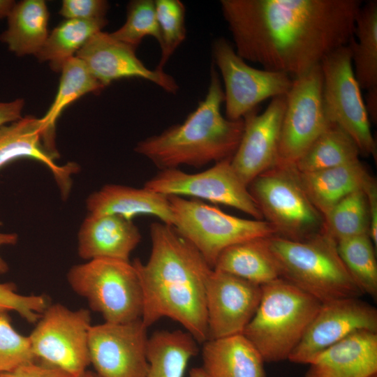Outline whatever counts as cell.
Returning a JSON list of instances; mask_svg holds the SVG:
<instances>
[{
  "mask_svg": "<svg viewBox=\"0 0 377 377\" xmlns=\"http://www.w3.org/2000/svg\"><path fill=\"white\" fill-rule=\"evenodd\" d=\"M370 377H377V375L375 374V375H373V376H370Z\"/></svg>",
  "mask_w": 377,
  "mask_h": 377,
  "instance_id": "7dc6e473",
  "label": "cell"
},
{
  "mask_svg": "<svg viewBox=\"0 0 377 377\" xmlns=\"http://www.w3.org/2000/svg\"><path fill=\"white\" fill-rule=\"evenodd\" d=\"M353 139L340 126L331 124L313 142L294 167L301 173L345 165L360 159Z\"/></svg>",
  "mask_w": 377,
  "mask_h": 377,
  "instance_id": "4dcf8cb0",
  "label": "cell"
},
{
  "mask_svg": "<svg viewBox=\"0 0 377 377\" xmlns=\"http://www.w3.org/2000/svg\"><path fill=\"white\" fill-rule=\"evenodd\" d=\"M59 89L45 115L40 119L42 141L45 148L59 155L55 147L56 121L71 103L88 93H99L104 87L91 74L84 64L76 57L67 60L61 70Z\"/></svg>",
  "mask_w": 377,
  "mask_h": 377,
  "instance_id": "4316f807",
  "label": "cell"
},
{
  "mask_svg": "<svg viewBox=\"0 0 377 377\" xmlns=\"http://www.w3.org/2000/svg\"><path fill=\"white\" fill-rule=\"evenodd\" d=\"M276 165L294 166L331 124L323 100L320 64L293 79L286 95Z\"/></svg>",
  "mask_w": 377,
  "mask_h": 377,
  "instance_id": "7c38bea8",
  "label": "cell"
},
{
  "mask_svg": "<svg viewBox=\"0 0 377 377\" xmlns=\"http://www.w3.org/2000/svg\"><path fill=\"white\" fill-rule=\"evenodd\" d=\"M248 188L275 235L304 241L323 232V216L309 198L294 166L276 165L257 176Z\"/></svg>",
  "mask_w": 377,
  "mask_h": 377,
  "instance_id": "8992f818",
  "label": "cell"
},
{
  "mask_svg": "<svg viewBox=\"0 0 377 377\" xmlns=\"http://www.w3.org/2000/svg\"><path fill=\"white\" fill-rule=\"evenodd\" d=\"M0 377H74L69 373L38 360L22 365Z\"/></svg>",
  "mask_w": 377,
  "mask_h": 377,
  "instance_id": "f35d334b",
  "label": "cell"
},
{
  "mask_svg": "<svg viewBox=\"0 0 377 377\" xmlns=\"http://www.w3.org/2000/svg\"><path fill=\"white\" fill-rule=\"evenodd\" d=\"M224 91L219 73L212 63L209 84L203 101L182 124L137 143L134 150L161 170L180 165L200 168L230 158L244 131V119L223 117Z\"/></svg>",
  "mask_w": 377,
  "mask_h": 377,
  "instance_id": "3957f363",
  "label": "cell"
},
{
  "mask_svg": "<svg viewBox=\"0 0 377 377\" xmlns=\"http://www.w3.org/2000/svg\"><path fill=\"white\" fill-rule=\"evenodd\" d=\"M78 377H99V376L95 372H92V371L87 370Z\"/></svg>",
  "mask_w": 377,
  "mask_h": 377,
  "instance_id": "bcb514c9",
  "label": "cell"
},
{
  "mask_svg": "<svg viewBox=\"0 0 377 377\" xmlns=\"http://www.w3.org/2000/svg\"><path fill=\"white\" fill-rule=\"evenodd\" d=\"M213 269L263 286L281 278L277 264L264 238L232 245L219 256Z\"/></svg>",
  "mask_w": 377,
  "mask_h": 377,
  "instance_id": "484cf974",
  "label": "cell"
},
{
  "mask_svg": "<svg viewBox=\"0 0 377 377\" xmlns=\"http://www.w3.org/2000/svg\"><path fill=\"white\" fill-rule=\"evenodd\" d=\"M24 105V101L22 98H17L10 102L0 101V129L6 124L21 119Z\"/></svg>",
  "mask_w": 377,
  "mask_h": 377,
  "instance_id": "60d3db41",
  "label": "cell"
},
{
  "mask_svg": "<svg viewBox=\"0 0 377 377\" xmlns=\"http://www.w3.org/2000/svg\"><path fill=\"white\" fill-rule=\"evenodd\" d=\"M108 9L104 0H64L59 14L66 20H92L105 18Z\"/></svg>",
  "mask_w": 377,
  "mask_h": 377,
  "instance_id": "74e56055",
  "label": "cell"
},
{
  "mask_svg": "<svg viewBox=\"0 0 377 377\" xmlns=\"http://www.w3.org/2000/svg\"><path fill=\"white\" fill-rule=\"evenodd\" d=\"M59 157L47 150L42 141L40 119L27 115L0 129V168L22 158L43 163L52 173L61 191L66 199L72 186V175L79 170L75 163L59 165Z\"/></svg>",
  "mask_w": 377,
  "mask_h": 377,
  "instance_id": "d6986e66",
  "label": "cell"
},
{
  "mask_svg": "<svg viewBox=\"0 0 377 377\" xmlns=\"http://www.w3.org/2000/svg\"><path fill=\"white\" fill-rule=\"evenodd\" d=\"M323 232L336 243L349 237L369 235L365 191H359L348 195L324 215Z\"/></svg>",
  "mask_w": 377,
  "mask_h": 377,
  "instance_id": "1f68e13d",
  "label": "cell"
},
{
  "mask_svg": "<svg viewBox=\"0 0 377 377\" xmlns=\"http://www.w3.org/2000/svg\"><path fill=\"white\" fill-rule=\"evenodd\" d=\"M18 241V235L16 233L0 232V246L3 245H15ZM8 271V265L0 256V274Z\"/></svg>",
  "mask_w": 377,
  "mask_h": 377,
  "instance_id": "7bdbcfd3",
  "label": "cell"
},
{
  "mask_svg": "<svg viewBox=\"0 0 377 377\" xmlns=\"http://www.w3.org/2000/svg\"><path fill=\"white\" fill-rule=\"evenodd\" d=\"M261 294V286L212 269L206 286L208 339L242 334Z\"/></svg>",
  "mask_w": 377,
  "mask_h": 377,
  "instance_id": "2e32d148",
  "label": "cell"
},
{
  "mask_svg": "<svg viewBox=\"0 0 377 377\" xmlns=\"http://www.w3.org/2000/svg\"><path fill=\"white\" fill-rule=\"evenodd\" d=\"M73 290L85 298L105 322L124 323L141 318L143 295L138 272L130 262L94 259L73 266L67 274Z\"/></svg>",
  "mask_w": 377,
  "mask_h": 377,
  "instance_id": "52a82bcc",
  "label": "cell"
},
{
  "mask_svg": "<svg viewBox=\"0 0 377 377\" xmlns=\"http://www.w3.org/2000/svg\"><path fill=\"white\" fill-rule=\"evenodd\" d=\"M135 51L110 34L100 31L88 40L75 57L82 61L104 88L121 78L138 77L175 94L179 90L176 80L163 70L148 68L137 57Z\"/></svg>",
  "mask_w": 377,
  "mask_h": 377,
  "instance_id": "ac0fdd59",
  "label": "cell"
},
{
  "mask_svg": "<svg viewBox=\"0 0 377 377\" xmlns=\"http://www.w3.org/2000/svg\"><path fill=\"white\" fill-rule=\"evenodd\" d=\"M305 377H370L377 374V332L362 330L331 346L309 364Z\"/></svg>",
  "mask_w": 377,
  "mask_h": 377,
  "instance_id": "44dd1931",
  "label": "cell"
},
{
  "mask_svg": "<svg viewBox=\"0 0 377 377\" xmlns=\"http://www.w3.org/2000/svg\"><path fill=\"white\" fill-rule=\"evenodd\" d=\"M143 186L165 195L189 196L231 207L253 219L263 220L248 186L233 169L231 158L194 174L179 168L161 170Z\"/></svg>",
  "mask_w": 377,
  "mask_h": 377,
  "instance_id": "4fadbf2b",
  "label": "cell"
},
{
  "mask_svg": "<svg viewBox=\"0 0 377 377\" xmlns=\"http://www.w3.org/2000/svg\"><path fill=\"white\" fill-rule=\"evenodd\" d=\"M14 283H0V313L17 312L29 323H36L50 305L47 297L43 295H22L16 293Z\"/></svg>",
  "mask_w": 377,
  "mask_h": 377,
  "instance_id": "8d00e7d4",
  "label": "cell"
},
{
  "mask_svg": "<svg viewBox=\"0 0 377 377\" xmlns=\"http://www.w3.org/2000/svg\"><path fill=\"white\" fill-rule=\"evenodd\" d=\"M36 360L29 336L13 327L7 313H0V374Z\"/></svg>",
  "mask_w": 377,
  "mask_h": 377,
  "instance_id": "d590c367",
  "label": "cell"
},
{
  "mask_svg": "<svg viewBox=\"0 0 377 377\" xmlns=\"http://www.w3.org/2000/svg\"><path fill=\"white\" fill-rule=\"evenodd\" d=\"M212 55L223 78L225 114L229 119H243L261 102L286 95L292 86L293 78L286 73L248 65L224 37L213 41Z\"/></svg>",
  "mask_w": 377,
  "mask_h": 377,
  "instance_id": "8fae6325",
  "label": "cell"
},
{
  "mask_svg": "<svg viewBox=\"0 0 377 377\" xmlns=\"http://www.w3.org/2000/svg\"><path fill=\"white\" fill-rule=\"evenodd\" d=\"M323 100L331 123L340 126L356 144L360 155L376 160L377 147L360 86L355 77L348 44L320 62Z\"/></svg>",
  "mask_w": 377,
  "mask_h": 377,
  "instance_id": "9c48e42d",
  "label": "cell"
},
{
  "mask_svg": "<svg viewBox=\"0 0 377 377\" xmlns=\"http://www.w3.org/2000/svg\"><path fill=\"white\" fill-rule=\"evenodd\" d=\"M203 343L200 367L205 377H267L262 355L242 334Z\"/></svg>",
  "mask_w": 377,
  "mask_h": 377,
  "instance_id": "cb8c5ba5",
  "label": "cell"
},
{
  "mask_svg": "<svg viewBox=\"0 0 377 377\" xmlns=\"http://www.w3.org/2000/svg\"><path fill=\"white\" fill-rule=\"evenodd\" d=\"M374 244L369 234L337 243L339 255L364 294L377 297V261Z\"/></svg>",
  "mask_w": 377,
  "mask_h": 377,
  "instance_id": "d6a6232c",
  "label": "cell"
},
{
  "mask_svg": "<svg viewBox=\"0 0 377 377\" xmlns=\"http://www.w3.org/2000/svg\"><path fill=\"white\" fill-rule=\"evenodd\" d=\"M91 214H117L132 220L138 215H151L173 226L168 195L145 188L107 184L91 193L86 201Z\"/></svg>",
  "mask_w": 377,
  "mask_h": 377,
  "instance_id": "7402d4cb",
  "label": "cell"
},
{
  "mask_svg": "<svg viewBox=\"0 0 377 377\" xmlns=\"http://www.w3.org/2000/svg\"><path fill=\"white\" fill-rule=\"evenodd\" d=\"M154 2L162 37L161 55L156 68L163 70L164 66L186 38V9L179 0H155Z\"/></svg>",
  "mask_w": 377,
  "mask_h": 377,
  "instance_id": "e575fe53",
  "label": "cell"
},
{
  "mask_svg": "<svg viewBox=\"0 0 377 377\" xmlns=\"http://www.w3.org/2000/svg\"><path fill=\"white\" fill-rule=\"evenodd\" d=\"M91 326L88 309L73 311L59 303L50 304L29 336L36 360L80 376L90 364Z\"/></svg>",
  "mask_w": 377,
  "mask_h": 377,
  "instance_id": "30bf717a",
  "label": "cell"
},
{
  "mask_svg": "<svg viewBox=\"0 0 377 377\" xmlns=\"http://www.w3.org/2000/svg\"><path fill=\"white\" fill-rule=\"evenodd\" d=\"M188 377H205L201 367H193L189 371Z\"/></svg>",
  "mask_w": 377,
  "mask_h": 377,
  "instance_id": "f6af8a7d",
  "label": "cell"
},
{
  "mask_svg": "<svg viewBox=\"0 0 377 377\" xmlns=\"http://www.w3.org/2000/svg\"><path fill=\"white\" fill-rule=\"evenodd\" d=\"M198 351V342L187 332L157 331L148 339L146 377H184Z\"/></svg>",
  "mask_w": 377,
  "mask_h": 377,
  "instance_id": "83f0119b",
  "label": "cell"
},
{
  "mask_svg": "<svg viewBox=\"0 0 377 377\" xmlns=\"http://www.w3.org/2000/svg\"><path fill=\"white\" fill-rule=\"evenodd\" d=\"M141 240L132 220L117 214H89L78 232L77 252L84 260L114 259L129 262Z\"/></svg>",
  "mask_w": 377,
  "mask_h": 377,
  "instance_id": "ffe728a7",
  "label": "cell"
},
{
  "mask_svg": "<svg viewBox=\"0 0 377 377\" xmlns=\"http://www.w3.org/2000/svg\"><path fill=\"white\" fill-rule=\"evenodd\" d=\"M299 176L309 198L323 216L340 200L354 192L365 191L376 181L360 159L332 168L299 172Z\"/></svg>",
  "mask_w": 377,
  "mask_h": 377,
  "instance_id": "603a6c76",
  "label": "cell"
},
{
  "mask_svg": "<svg viewBox=\"0 0 377 377\" xmlns=\"http://www.w3.org/2000/svg\"><path fill=\"white\" fill-rule=\"evenodd\" d=\"M15 3L13 0H0V21L8 18Z\"/></svg>",
  "mask_w": 377,
  "mask_h": 377,
  "instance_id": "ee69618b",
  "label": "cell"
},
{
  "mask_svg": "<svg viewBox=\"0 0 377 377\" xmlns=\"http://www.w3.org/2000/svg\"><path fill=\"white\" fill-rule=\"evenodd\" d=\"M237 54L300 76L354 36L360 0H221Z\"/></svg>",
  "mask_w": 377,
  "mask_h": 377,
  "instance_id": "6da1fadb",
  "label": "cell"
},
{
  "mask_svg": "<svg viewBox=\"0 0 377 377\" xmlns=\"http://www.w3.org/2000/svg\"><path fill=\"white\" fill-rule=\"evenodd\" d=\"M147 261L132 263L141 284V320L147 327L162 318L181 324L198 343L208 339L206 286L212 268L200 252L170 225L150 226Z\"/></svg>",
  "mask_w": 377,
  "mask_h": 377,
  "instance_id": "7a4b0ae2",
  "label": "cell"
},
{
  "mask_svg": "<svg viewBox=\"0 0 377 377\" xmlns=\"http://www.w3.org/2000/svg\"><path fill=\"white\" fill-rule=\"evenodd\" d=\"M110 34L114 38L135 50L146 36L156 39L161 47L162 37L154 1H131L127 6L125 23Z\"/></svg>",
  "mask_w": 377,
  "mask_h": 377,
  "instance_id": "836d02e7",
  "label": "cell"
},
{
  "mask_svg": "<svg viewBox=\"0 0 377 377\" xmlns=\"http://www.w3.org/2000/svg\"><path fill=\"white\" fill-rule=\"evenodd\" d=\"M107 24L106 18L66 20L51 31L36 57L40 61H48L52 71H61L64 63Z\"/></svg>",
  "mask_w": 377,
  "mask_h": 377,
  "instance_id": "f546056e",
  "label": "cell"
},
{
  "mask_svg": "<svg viewBox=\"0 0 377 377\" xmlns=\"http://www.w3.org/2000/svg\"><path fill=\"white\" fill-rule=\"evenodd\" d=\"M364 105L370 121L376 123L377 121V87L367 90Z\"/></svg>",
  "mask_w": 377,
  "mask_h": 377,
  "instance_id": "b9f144b4",
  "label": "cell"
},
{
  "mask_svg": "<svg viewBox=\"0 0 377 377\" xmlns=\"http://www.w3.org/2000/svg\"><path fill=\"white\" fill-rule=\"evenodd\" d=\"M283 278L322 303L364 295L341 259L337 243L323 232L304 241L264 238Z\"/></svg>",
  "mask_w": 377,
  "mask_h": 377,
  "instance_id": "277c9868",
  "label": "cell"
},
{
  "mask_svg": "<svg viewBox=\"0 0 377 377\" xmlns=\"http://www.w3.org/2000/svg\"><path fill=\"white\" fill-rule=\"evenodd\" d=\"M261 289L257 310L242 334L265 362L288 360L323 303L283 278Z\"/></svg>",
  "mask_w": 377,
  "mask_h": 377,
  "instance_id": "5b68a950",
  "label": "cell"
},
{
  "mask_svg": "<svg viewBox=\"0 0 377 377\" xmlns=\"http://www.w3.org/2000/svg\"><path fill=\"white\" fill-rule=\"evenodd\" d=\"M377 332V309L360 298L323 303L288 360L309 364L319 353L354 332Z\"/></svg>",
  "mask_w": 377,
  "mask_h": 377,
  "instance_id": "9a60e30c",
  "label": "cell"
},
{
  "mask_svg": "<svg viewBox=\"0 0 377 377\" xmlns=\"http://www.w3.org/2000/svg\"><path fill=\"white\" fill-rule=\"evenodd\" d=\"M7 29L0 40L17 56H36L49 34V12L43 0H24L16 3L7 18Z\"/></svg>",
  "mask_w": 377,
  "mask_h": 377,
  "instance_id": "d4e9b609",
  "label": "cell"
},
{
  "mask_svg": "<svg viewBox=\"0 0 377 377\" xmlns=\"http://www.w3.org/2000/svg\"><path fill=\"white\" fill-rule=\"evenodd\" d=\"M369 216V237L377 245V183L374 181L366 190Z\"/></svg>",
  "mask_w": 377,
  "mask_h": 377,
  "instance_id": "ab89813d",
  "label": "cell"
},
{
  "mask_svg": "<svg viewBox=\"0 0 377 377\" xmlns=\"http://www.w3.org/2000/svg\"><path fill=\"white\" fill-rule=\"evenodd\" d=\"M147 328L141 318L91 325L88 346L95 373L99 377H146Z\"/></svg>",
  "mask_w": 377,
  "mask_h": 377,
  "instance_id": "5bb4252c",
  "label": "cell"
},
{
  "mask_svg": "<svg viewBox=\"0 0 377 377\" xmlns=\"http://www.w3.org/2000/svg\"><path fill=\"white\" fill-rule=\"evenodd\" d=\"M286 105V95L277 96L262 113L256 108L243 117L244 131L231 165L247 186L276 165Z\"/></svg>",
  "mask_w": 377,
  "mask_h": 377,
  "instance_id": "e0dca14e",
  "label": "cell"
},
{
  "mask_svg": "<svg viewBox=\"0 0 377 377\" xmlns=\"http://www.w3.org/2000/svg\"><path fill=\"white\" fill-rule=\"evenodd\" d=\"M348 45L360 88L368 90L377 87V1L362 4Z\"/></svg>",
  "mask_w": 377,
  "mask_h": 377,
  "instance_id": "f1b7e54d",
  "label": "cell"
},
{
  "mask_svg": "<svg viewBox=\"0 0 377 377\" xmlns=\"http://www.w3.org/2000/svg\"><path fill=\"white\" fill-rule=\"evenodd\" d=\"M173 227L203 256L213 269L221 253L247 240L276 235L265 220L247 219L223 212L198 199L168 195Z\"/></svg>",
  "mask_w": 377,
  "mask_h": 377,
  "instance_id": "ba28073f",
  "label": "cell"
}]
</instances>
